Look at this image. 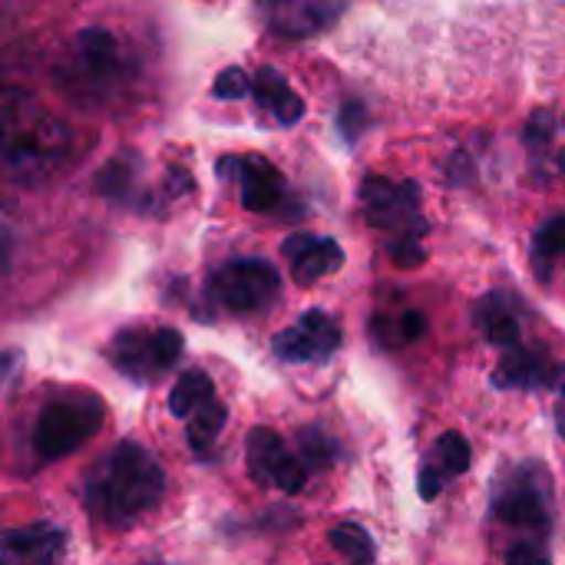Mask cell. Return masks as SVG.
<instances>
[{
	"label": "cell",
	"instance_id": "1f68e13d",
	"mask_svg": "<svg viewBox=\"0 0 565 565\" xmlns=\"http://www.w3.org/2000/svg\"><path fill=\"white\" fill-rule=\"evenodd\" d=\"M563 166H565V152H563Z\"/></svg>",
	"mask_w": 565,
	"mask_h": 565
},
{
	"label": "cell",
	"instance_id": "f546056e",
	"mask_svg": "<svg viewBox=\"0 0 565 565\" xmlns=\"http://www.w3.org/2000/svg\"><path fill=\"white\" fill-rule=\"evenodd\" d=\"M424 331H427V318H424L420 311H407V315L401 318V344L417 341Z\"/></svg>",
	"mask_w": 565,
	"mask_h": 565
},
{
	"label": "cell",
	"instance_id": "d4e9b609",
	"mask_svg": "<svg viewBox=\"0 0 565 565\" xmlns=\"http://www.w3.org/2000/svg\"><path fill=\"white\" fill-rule=\"evenodd\" d=\"M507 565H553L540 540H523L507 553Z\"/></svg>",
	"mask_w": 565,
	"mask_h": 565
},
{
	"label": "cell",
	"instance_id": "ffe728a7",
	"mask_svg": "<svg viewBox=\"0 0 565 565\" xmlns=\"http://www.w3.org/2000/svg\"><path fill=\"white\" fill-rule=\"evenodd\" d=\"M331 546L348 559V563L354 565H367L374 563V540H371V533L361 526V523H341V526H334L331 530Z\"/></svg>",
	"mask_w": 565,
	"mask_h": 565
},
{
	"label": "cell",
	"instance_id": "5b68a950",
	"mask_svg": "<svg viewBox=\"0 0 565 565\" xmlns=\"http://www.w3.org/2000/svg\"><path fill=\"white\" fill-rule=\"evenodd\" d=\"M103 420L106 411L89 394L50 401L33 424V450L43 460H63L66 454L79 450L93 434H99Z\"/></svg>",
	"mask_w": 565,
	"mask_h": 565
},
{
	"label": "cell",
	"instance_id": "8992f818",
	"mask_svg": "<svg viewBox=\"0 0 565 565\" xmlns=\"http://www.w3.org/2000/svg\"><path fill=\"white\" fill-rule=\"evenodd\" d=\"M281 291V278L275 271V265L262 262V258H235L225 262L222 268H215L209 275L205 295L209 305H215L218 311L228 315H255L265 311Z\"/></svg>",
	"mask_w": 565,
	"mask_h": 565
},
{
	"label": "cell",
	"instance_id": "ac0fdd59",
	"mask_svg": "<svg viewBox=\"0 0 565 565\" xmlns=\"http://www.w3.org/2000/svg\"><path fill=\"white\" fill-rule=\"evenodd\" d=\"M212 397H215V384H212V377H209L205 371L192 367V371H185V374L175 381V387H172V394H169V411H172V417L189 420V417H192V411H195V407H202V404H205V401H212Z\"/></svg>",
	"mask_w": 565,
	"mask_h": 565
},
{
	"label": "cell",
	"instance_id": "484cf974",
	"mask_svg": "<svg viewBox=\"0 0 565 565\" xmlns=\"http://www.w3.org/2000/svg\"><path fill=\"white\" fill-rule=\"evenodd\" d=\"M298 440H301L305 460H311V463H328V460H331V454H334L331 440H328L324 434H318V430H305Z\"/></svg>",
	"mask_w": 565,
	"mask_h": 565
},
{
	"label": "cell",
	"instance_id": "52a82bcc",
	"mask_svg": "<svg viewBox=\"0 0 565 565\" xmlns=\"http://www.w3.org/2000/svg\"><path fill=\"white\" fill-rule=\"evenodd\" d=\"M182 334L175 328H122L106 348L109 364L132 381H156L182 358Z\"/></svg>",
	"mask_w": 565,
	"mask_h": 565
},
{
	"label": "cell",
	"instance_id": "7c38bea8",
	"mask_svg": "<svg viewBox=\"0 0 565 565\" xmlns=\"http://www.w3.org/2000/svg\"><path fill=\"white\" fill-rule=\"evenodd\" d=\"M338 348H341V328H338L334 318H328L324 311H308V315H301L291 328H285V331L271 341V351H275L281 361H288V364L328 361Z\"/></svg>",
	"mask_w": 565,
	"mask_h": 565
},
{
	"label": "cell",
	"instance_id": "ba28073f",
	"mask_svg": "<svg viewBox=\"0 0 565 565\" xmlns=\"http://www.w3.org/2000/svg\"><path fill=\"white\" fill-rule=\"evenodd\" d=\"M361 202L374 228L401 232V238H420L427 232V222L420 218L417 182H391L381 175H367L361 185Z\"/></svg>",
	"mask_w": 565,
	"mask_h": 565
},
{
	"label": "cell",
	"instance_id": "3957f363",
	"mask_svg": "<svg viewBox=\"0 0 565 565\" xmlns=\"http://www.w3.org/2000/svg\"><path fill=\"white\" fill-rule=\"evenodd\" d=\"M136 76L139 70L132 50L103 26L79 30L53 63V83L76 106L106 109L129 96Z\"/></svg>",
	"mask_w": 565,
	"mask_h": 565
},
{
	"label": "cell",
	"instance_id": "83f0119b",
	"mask_svg": "<svg viewBox=\"0 0 565 565\" xmlns=\"http://www.w3.org/2000/svg\"><path fill=\"white\" fill-rule=\"evenodd\" d=\"M391 255L397 265H420L424 262V248L417 245V238H397L391 245Z\"/></svg>",
	"mask_w": 565,
	"mask_h": 565
},
{
	"label": "cell",
	"instance_id": "f1b7e54d",
	"mask_svg": "<svg viewBox=\"0 0 565 565\" xmlns=\"http://www.w3.org/2000/svg\"><path fill=\"white\" fill-rule=\"evenodd\" d=\"M444 487H447V477H444L434 463H427V467L420 470V497H424V500H437V497L444 493Z\"/></svg>",
	"mask_w": 565,
	"mask_h": 565
},
{
	"label": "cell",
	"instance_id": "8fae6325",
	"mask_svg": "<svg viewBox=\"0 0 565 565\" xmlns=\"http://www.w3.org/2000/svg\"><path fill=\"white\" fill-rule=\"evenodd\" d=\"M222 172L238 185V199L248 212H278L288 205L285 175L262 156H228Z\"/></svg>",
	"mask_w": 565,
	"mask_h": 565
},
{
	"label": "cell",
	"instance_id": "5bb4252c",
	"mask_svg": "<svg viewBox=\"0 0 565 565\" xmlns=\"http://www.w3.org/2000/svg\"><path fill=\"white\" fill-rule=\"evenodd\" d=\"M288 265H291V275L298 285H315L328 275H334L341 265H344V252L334 238H318V235H291L285 245H281Z\"/></svg>",
	"mask_w": 565,
	"mask_h": 565
},
{
	"label": "cell",
	"instance_id": "603a6c76",
	"mask_svg": "<svg viewBox=\"0 0 565 565\" xmlns=\"http://www.w3.org/2000/svg\"><path fill=\"white\" fill-rule=\"evenodd\" d=\"M13 258H17V218H13L10 205L0 202V291L10 285Z\"/></svg>",
	"mask_w": 565,
	"mask_h": 565
},
{
	"label": "cell",
	"instance_id": "4316f807",
	"mask_svg": "<svg viewBox=\"0 0 565 565\" xmlns=\"http://www.w3.org/2000/svg\"><path fill=\"white\" fill-rule=\"evenodd\" d=\"M550 136H553V113L550 109H540L533 119H530V126H526V142H550Z\"/></svg>",
	"mask_w": 565,
	"mask_h": 565
},
{
	"label": "cell",
	"instance_id": "e0dca14e",
	"mask_svg": "<svg viewBox=\"0 0 565 565\" xmlns=\"http://www.w3.org/2000/svg\"><path fill=\"white\" fill-rule=\"evenodd\" d=\"M477 324L483 331V338L497 348H520V321L513 305L503 295H490L480 301L477 308Z\"/></svg>",
	"mask_w": 565,
	"mask_h": 565
},
{
	"label": "cell",
	"instance_id": "2e32d148",
	"mask_svg": "<svg viewBox=\"0 0 565 565\" xmlns=\"http://www.w3.org/2000/svg\"><path fill=\"white\" fill-rule=\"evenodd\" d=\"M281 126H295L305 116V103L301 96L285 83V76L278 70H258L252 76V93Z\"/></svg>",
	"mask_w": 565,
	"mask_h": 565
},
{
	"label": "cell",
	"instance_id": "30bf717a",
	"mask_svg": "<svg viewBox=\"0 0 565 565\" xmlns=\"http://www.w3.org/2000/svg\"><path fill=\"white\" fill-rule=\"evenodd\" d=\"M348 3L351 0H258V13L271 33L305 40L334 26Z\"/></svg>",
	"mask_w": 565,
	"mask_h": 565
},
{
	"label": "cell",
	"instance_id": "9a60e30c",
	"mask_svg": "<svg viewBox=\"0 0 565 565\" xmlns=\"http://www.w3.org/2000/svg\"><path fill=\"white\" fill-rule=\"evenodd\" d=\"M563 374L565 367H553L543 354L510 348V354H503V361L493 371V387H500V391H536V387L553 384Z\"/></svg>",
	"mask_w": 565,
	"mask_h": 565
},
{
	"label": "cell",
	"instance_id": "d6986e66",
	"mask_svg": "<svg viewBox=\"0 0 565 565\" xmlns=\"http://www.w3.org/2000/svg\"><path fill=\"white\" fill-rule=\"evenodd\" d=\"M225 420H228V411H225V404L218 397H212L202 407H195L192 417L185 420L189 424V444H192V450L195 454H205L218 440Z\"/></svg>",
	"mask_w": 565,
	"mask_h": 565
},
{
	"label": "cell",
	"instance_id": "cb8c5ba5",
	"mask_svg": "<svg viewBox=\"0 0 565 565\" xmlns=\"http://www.w3.org/2000/svg\"><path fill=\"white\" fill-rule=\"evenodd\" d=\"M248 93H252V76L242 70H225L215 79V96H222V99H242Z\"/></svg>",
	"mask_w": 565,
	"mask_h": 565
},
{
	"label": "cell",
	"instance_id": "44dd1931",
	"mask_svg": "<svg viewBox=\"0 0 565 565\" xmlns=\"http://www.w3.org/2000/svg\"><path fill=\"white\" fill-rule=\"evenodd\" d=\"M470 457H473V450H470L467 437L457 434V430H447V434L437 440V460H430V463H434L447 480H454V477H460V473L470 470Z\"/></svg>",
	"mask_w": 565,
	"mask_h": 565
},
{
	"label": "cell",
	"instance_id": "277c9868",
	"mask_svg": "<svg viewBox=\"0 0 565 565\" xmlns=\"http://www.w3.org/2000/svg\"><path fill=\"white\" fill-rule=\"evenodd\" d=\"M493 513L516 533H526L530 540H540L553 530V480L550 470L526 460L513 467L493 490Z\"/></svg>",
	"mask_w": 565,
	"mask_h": 565
},
{
	"label": "cell",
	"instance_id": "7402d4cb",
	"mask_svg": "<svg viewBox=\"0 0 565 565\" xmlns=\"http://www.w3.org/2000/svg\"><path fill=\"white\" fill-rule=\"evenodd\" d=\"M533 258L540 262V271L565 258V212L540 225V232L533 238Z\"/></svg>",
	"mask_w": 565,
	"mask_h": 565
},
{
	"label": "cell",
	"instance_id": "7a4b0ae2",
	"mask_svg": "<svg viewBox=\"0 0 565 565\" xmlns=\"http://www.w3.org/2000/svg\"><path fill=\"white\" fill-rule=\"evenodd\" d=\"M166 493V470L139 444L113 447L83 483L86 513L106 530H129L149 516Z\"/></svg>",
	"mask_w": 565,
	"mask_h": 565
},
{
	"label": "cell",
	"instance_id": "4dcf8cb0",
	"mask_svg": "<svg viewBox=\"0 0 565 565\" xmlns=\"http://www.w3.org/2000/svg\"><path fill=\"white\" fill-rule=\"evenodd\" d=\"M556 420H559V430H563L565 437V397L559 401V411H556Z\"/></svg>",
	"mask_w": 565,
	"mask_h": 565
},
{
	"label": "cell",
	"instance_id": "6da1fadb",
	"mask_svg": "<svg viewBox=\"0 0 565 565\" xmlns=\"http://www.w3.org/2000/svg\"><path fill=\"white\" fill-rule=\"evenodd\" d=\"M70 126L23 89H0V182L43 185L70 169Z\"/></svg>",
	"mask_w": 565,
	"mask_h": 565
},
{
	"label": "cell",
	"instance_id": "4fadbf2b",
	"mask_svg": "<svg viewBox=\"0 0 565 565\" xmlns=\"http://www.w3.org/2000/svg\"><path fill=\"white\" fill-rule=\"evenodd\" d=\"M66 533L53 523H30L0 533V565H63Z\"/></svg>",
	"mask_w": 565,
	"mask_h": 565
},
{
	"label": "cell",
	"instance_id": "9c48e42d",
	"mask_svg": "<svg viewBox=\"0 0 565 565\" xmlns=\"http://www.w3.org/2000/svg\"><path fill=\"white\" fill-rule=\"evenodd\" d=\"M248 454V473L262 487H278L285 493H298L308 480V467L291 457L285 440L271 427H255L245 444Z\"/></svg>",
	"mask_w": 565,
	"mask_h": 565
}]
</instances>
